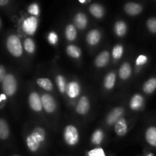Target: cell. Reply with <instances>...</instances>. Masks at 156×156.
<instances>
[{"label":"cell","instance_id":"cell-16","mask_svg":"<svg viewBox=\"0 0 156 156\" xmlns=\"http://www.w3.org/2000/svg\"><path fill=\"white\" fill-rule=\"evenodd\" d=\"M132 73V69H131V66L127 62H124L121 65L120 69H119V76L120 79L126 80L129 79V76Z\"/></svg>","mask_w":156,"mask_h":156},{"label":"cell","instance_id":"cell-27","mask_svg":"<svg viewBox=\"0 0 156 156\" xmlns=\"http://www.w3.org/2000/svg\"><path fill=\"white\" fill-rule=\"evenodd\" d=\"M104 139V133L101 129H98L95 130L91 136V143L94 145H99L101 143Z\"/></svg>","mask_w":156,"mask_h":156},{"label":"cell","instance_id":"cell-33","mask_svg":"<svg viewBox=\"0 0 156 156\" xmlns=\"http://www.w3.org/2000/svg\"><path fill=\"white\" fill-rule=\"evenodd\" d=\"M39 6L36 3L30 5L28 7V12L33 15H37L39 14Z\"/></svg>","mask_w":156,"mask_h":156},{"label":"cell","instance_id":"cell-7","mask_svg":"<svg viewBox=\"0 0 156 156\" xmlns=\"http://www.w3.org/2000/svg\"><path fill=\"white\" fill-rule=\"evenodd\" d=\"M29 105L33 111L39 112L42 110V102H41V98L39 94L36 92H32L30 94L28 98Z\"/></svg>","mask_w":156,"mask_h":156},{"label":"cell","instance_id":"cell-32","mask_svg":"<svg viewBox=\"0 0 156 156\" xmlns=\"http://www.w3.org/2000/svg\"><path fill=\"white\" fill-rule=\"evenodd\" d=\"M89 156H105V153L101 148H98V149H92V150L88 152Z\"/></svg>","mask_w":156,"mask_h":156},{"label":"cell","instance_id":"cell-23","mask_svg":"<svg viewBox=\"0 0 156 156\" xmlns=\"http://www.w3.org/2000/svg\"><path fill=\"white\" fill-rule=\"evenodd\" d=\"M116 82V76L114 73H108L105 79L104 85L107 89H111L114 88Z\"/></svg>","mask_w":156,"mask_h":156},{"label":"cell","instance_id":"cell-1","mask_svg":"<svg viewBox=\"0 0 156 156\" xmlns=\"http://www.w3.org/2000/svg\"><path fill=\"white\" fill-rule=\"evenodd\" d=\"M45 130L41 127H37L27 137V146L31 152H37L40 148L41 143L45 140Z\"/></svg>","mask_w":156,"mask_h":156},{"label":"cell","instance_id":"cell-10","mask_svg":"<svg viewBox=\"0 0 156 156\" xmlns=\"http://www.w3.org/2000/svg\"><path fill=\"white\" fill-rule=\"evenodd\" d=\"M124 10L128 15L134 16V15H137L141 13L143 7H142L141 5L137 4V3L129 2L125 5Z\"/></svg>","mask_w":156,"mask_h":156},{"label":"cell","instance_id":"cell-40","mask_svg":"<svg viewBox=\"0 0 156 156\" xmlns=\"http://www.w3.org/2000/svg\"><path fill=\"white\" fill-rule=\"evenodd\" d=\"M1 24H2V21H1V19H0V27H1Z\"/></svg>","mask_w":156,"mask_h":156},{"label":"cell","instance_id":"cell-35","mask_svg":"<svg viewBox=\"0 0 156 156\" xmlns=\"http://www.w3.org/2000/svg\"><path fill=\"white\" fill-rule=\"evenodd\" d=\"M146 62H147V56H145V55H140L136 59V63L137 66H143L146 64Z\"/></svg>","mask_w":156,"mask_h":156},{"label":"cell","instance_id":"cell-37","mask_svg":"<svg viewBox=\"0 0 156 156\" xmlns=\"http://www.w3.org/2000/svg\"><path fill=\"white\" fill-rule=\"evenodd\" d=\"M8 3H9L8 0H0V6L5 5L8 4Z\"/></svg>","mask_w":156,"mask_h":156},{"label":"cell","instance_id":"cell-26","mask_svg":"<svg viewBox=\"0 0 156 156\" xmlns=\"http://www.w3.org/2000/svg\"><path fill=\"white\" fill-rule=\"evenodd\" d=\"M66 53L73 58H79L81 56V50L75 45H69L66 47Z\"/></svg>","mask_w":156,"mask_h":156},{"label":"cell","instance_id":"cell-36","mask_svg":"<svg viewBox=\"0 0 156 156\" xmlns=\"http://www.w3.org/2000/svg\"><path fill=\"white\" fill-rule=\"evenodd\" d=\"M6 76L5 69L2 66H0V82H3Z\"/></svg>","mask_w":156,"mask_h":156},{"label":"cell","instance_id":"cell-28","mask_svg":"<svg viewBox=\"0 0 156 156\" xmlns=\"http://www.w3.org/2000/svg\"><path fill=\"white\" fill-rule=\"evenodd\" d=\"M56 85H57L58 88H59V91L61 93H64L66 91V79L62 76H56Z\"/></svg>","mask_w":156,"mask_h":156},{"label":"cell","instance_id":"cell-9","mask_svg":"<svg viewBox=\"0 0 156 156\" xmlns=\"http://www.w3.org/2000/svg\"><path fill=\"white\" fill-rule=\"evenodd\" d=\"M66 94L71 98H75L80 94V85L76 82H71L67 85Z\"/></svg>","mask_w":156,"mask_h":156},{"label":"cell","instance_id":"cell-13","mask_svg":"<svg viewBox=\"0 0 156 156\" xmlns=\"http://www.w3.org/2000/svg\"><path fill=\"white\" fill-rule=\"evenodd\" d=\"M74 24L77 28L79 29H84L87 26L88 24V19L85 14L83 13H78L74 18Z\"/></svg>","mask_w":156,"mask_h":156},{"label":"cell","instance_id":"cell-4","mask_svg":"<svg viewBox=\"0 0 156 156\" xmlns=\"http://www.w3.org/2000/svg\"><path fill=\"white\" fill-rule=\"evenodd\" d=\"M2 89L8 96L13 95L17 90V82L12 74H7L2 82Z\"/></svg>","mask_w":156,"mask_h":156},{"label":"cell","instance_id":"cell-3","mask_svg":"<svg viewBox=\"0 0 156 156\" xmlns=\"http://www.w3.org/2000/svg\"><path fill=\"white\" fill-rule=\"evenodd\" d=\"M64 140L69 146H75L79 142V136L77 129L73 125H69L64 129Z\"/></svg>","mask_w":156,"mask_h":156},{"label":"cell","instance_id":"cell-17","mask_svg":"<svg viewBox=\"0 0 156 156\" xmlns=\"http://www.w3.org/2000/svg\"><path fill=\"white\" fill-rule=\"evenodd\" d=\"M146 140L151 146L156 147V127L151 126L146 132Z\"/></svg>","mask_w":156,"mask_h":156},{"label":"cell","instance_id":"cell-34","mask_svg":"<svg viewBox=\"0 0 156 156\" xmlns=\"http://www.w3.org/2000/svg\"><path fill=\"white\" fill-rule=\"evenodd\" d=\"M48 41L51 44H56L58 41V36L54 31H51L48 35Z\"/></svg>","mask_w":156,"mask_h":156},{"label":"cell","instance_id":"cell-31","mask_svg":"<svg viewBox=\"0 0 156 156\" xmlns=\"http://www.w3.org/2000/svg\"><path fill=\"white\" fill-rule=\"evenodd\" d=\"M147 27L152 33H156V18H151L147 21Z\"/></svg>","mask_w":156,"mask_h":156},{"label":"cell","instance_id":"cell-30","mask_svg":"<svg viewBox=\"0 0 156 156\" xmlns=\"http://www.w3.org/2000/svg\"><path fill=\"white\" fill-rule=\"evenodd\" d=\"M123 53V46L121 45H116L115 47H114L112 51V55L113 57L115 59H120L122 56Z\"/></svg>","mask_w":156,"mask_h":156},{"label":"cell","instance_id":"cell-18","mask_svg":"<svg viewBox=\"0 0 156 156\" xmlns=\"http://www.w3.org/2000/svg\"><path fill=\"white\" fill-rule=\"evenodd\" d=\"M143 105V98L140 94H135V95L133 96V98H131L130 103H129L131 109L134 110V111H137V110L140 109Z\"/></svg>","mask_w":156,"mask_h":156},{"label":"cell","instance_id":"cell-21","mask_svg":"<svg viewBox=\"0 0 156 156\" xmlns=\"http://www.w3.org/2000/svg\"><path fill=\"white\" fill-rule=\"evenodd\" d=\"M114 31L116 34L119 37H123L126 32V24L124 21H119L115 23L114 25Z\"/></svg>","mask_w":156,"mask_h":156},{"label":"cell","instance_id":"cell-42","mask_svg":"<svg viewBox=\"0 0 156 156\" xmlns=\"http://www.w3.org/2000/svg\"><path fill=\"white\" fill-rule=\"evenodd\" d=\"M14 156H18V155H14Z\"/></svg>","mask_w":156,"mask_h":156},{"label":"cell","instance_id":"cell-24","mask_svg":"<svg viewBox=\"0 0 156 156\" xmlns=\"http://www.w3.org/2000/svg\"><path fill=\"white\" fill-rule=\"evenodd\" d=\"M65 34L66 37V39L69 41H74L76 38V35H77V32H76V29L73 24H69L67 27H66Z\"/></svg>","mask_w":156,"mask_h":156},{"label":"cell","instance_id":"cell-38","mask_svg":"<svg viewBox=\"0 0 156 156\" xmlns=\"http://www.w3.org/2000/svg\"><path fill=\"white\" fill-rule=\"evenodd\" d=\"M5 94H2V95L0 96V101L5 100Z\"/></svg>","mask_w":156,"mask_h":156},{"label":"cell","instance_id":"cell-12","mask_svg":"<svg viewBox=\"0 0 156 156\" xmlns=\"http://www.w3.org/2000/svg\"><path fill=\"white\" fill-rule=\"evenodd\" d=\"M110 59V55L108 51H103L98 55L95 58L94 63L98 67H104L108 63Z\"/></svg>","mask_w":156,"mask_h":156},{"label":"cell","instance_id":"cell-15","mask_svg":"<svg viewBox=\"0 0 156 156\" xmlns=\"http://www.w3.org/2000/svg\"><path fill=\"white\" fill-rule=\"evenodd\" d=\"M87 42L88 44L93 46L97 44L101 40V34L98 30H91L87 34Z\"/></svg>","mask_w":156,"mask_h":156},{"label":"cell","instance_id":"cell-8","mask_svg":"<svg viewBox=\"0 0 156 156\" xmlns=\"http://www.w3.org/2000/svg\"><path fill=\"white\" fill-rule=\"evenodd\" d=\"M123 114V108H116L112 111L109 113L107 117V123L109 125L116 124L117 121L121 118V116Z\"/></svg>","mask_w":156,"mask_h":156},{"label":"cell","instance_id":"cell-6","mask_svg":"<svg viewBox=\"0 0 156 156\" xmlns=\"http://www.w3.org/2000/svg\"><path fill=\"white\" fill-rule=\"evenodd\" d=\"M41 102H42L43 108L47 113H53L56 109V103H55L54 99L50 94H43L41 97Z\"/></svg>","mask_w":156,"mask_h":156},{"label":"cell","instance_id":"cell-41","mask_svg":"<svg viewBox=\"0 0 156 156\" xmlns=\"http://www.w3.org/2000/svg\"><path fill=\"white\" fill-rule=\"evenodd\" d=\"M147 156H152V154H149V155H148Z\"/></svg>","mask_w":156,"mask_h":156},{"label":"cell","instance_id":"cell-5","mask_svg":"<svg viewBox=\"0 0 156 156\" xmlns=\"http://www.w3.org/2000/svg\"><path fill=\"white\" fill-rule=\"evenodd\" d=\"M22 28L24 33L28 35H33L37 28V19L34 16L28 17L23 22Z\"/></svg>","mask_w":156,"mask_h":156},{"label":"cell","instance_id":"cell-39","mask_svg":"<svg viewBox=\"0 0 156 156\" xmlns=\"http://www.w3.org/2000/svg\"><path fill=\"white\" fill-rule=\"evenodd\" d=\"M79 2H80L81 3H85V2H88L89 1H85H85H82V0H79Z\"/></svg>","mask_w":156,"mask_h":156},{"label":"cell","instance_id":"cell-14","mask_svg":"<svg viewBox=\"0 0 156 156\" xmlns=\"http://www.w3.org/2000/svg\"><path fill=\"white\" fill-rule=\"evenodd\" d=\"M115 132L119 136H123L127 132V124L124 118H120L115 124Z\"/></svg>","mask_w":156,"mask_h":156},{"label":"cell","instance_id":"cell-29","mask_svg":"<svg viewBox=\"0 0 156 156\" xmlns=\"http://www.w3.org/2000/svg\"><path fill=\"white\" fill-rule=\"evenodd\" d=\"M24 50L29 53H33L35 50V44L30 38H27L24 42Z\"/></svg>","mask_w":156,"mask_h":156},{"label":"cell","instance_id":"cell-25","mask_svg":"<svg viewBox=\"0 0 156 156\" xmlns=\"http://www.w3.org/2000/svg\"><path fill=\"white\" fill-rule=\"evenodd\" d=\"M37 85L40 87L44 88L46 91H49L53 89V83H52L51 81L49 79H46V78L38 79L37 81Z\"/></svg>","mask_w":156,"mask_h":156},{"label":"cell","instance_id":"cell-2","mask_svg":"<svg viewBox=\"0 0 156 156\" xmlns=\"http://www.w3.org/2000/svg\"><path fill=\"white\" fill-rule=\"evenodd\" d=\"M6 46L11 54L15 57H19L22 54L23 48L21 42L19 37L16 35H11L8 37Z\"/></svg>","mask_w":156,"mask_h":156},{"label":"cell","instance_id":"cell-11","mask_svg":"<svg viewBox=\"0 0 156 156\" xmlns=\"http://www.w3.org/2000/svg\"><path fill=\"white\" fill-rule=\"evenodd\" d=\"M89 108L90 104L88 98L85 97V96L81 98L77 106H76V111H77V113H79V114H85L89 111Z\"/></svg>","mask_w":156,"mask_h":156},{"label":"cell","instance_id":"cell-19","mask_svg":"<svg viewBox=\"0 0 156 156\" xmlns=\"http://www.w3.org/2000/svg\"><path fill=\"white\" fill-rule=\"evenodd\" d=\"M89 11L91 15L97 18H101L104 16L105 10L103 6L99 4H92L89 7Z\"/></svg>","mask_w":156,"mask_h":156},{"label":"cell","instance_id":"cell-20","mask_svg":"<svg viewBox=\"0 0 156 156\" xmlns=\"http://www.w3.org/2000/svg\"><path fill=\"white\" fill-rule=\"evenodd\" d=\"M156 89V79L152 78L146 81L143 85V91L147 94H151Z\"/></svg>","mask_w":156,"mask_h":156},{"label":"cell","instance_id":"cell-22","mask_svg":"<svg viewBox=\"0 0 156 156\" xmlns=\"http://www.w3.org/2000/svg\"><path fill=\"white\" fill-rule=\"evenodd\" d=\"M9 136V129L7 123L3 119H0V140H6Z\"/></svg>","mask_w":156,"mask_h":156}]
</instances>
